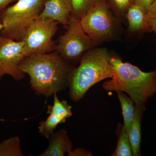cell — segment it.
<instances>
[{
	"label": "cell",
	"instance_id": "e0dca14e",
	"mask_svg": "<svg viewBox=\"0 0 156 156\" xmlns=\"http://www.w3.org/2000/svg\"><path fill=\"white\" fill-rule=\"evenodd\" d=\"M72 16L80 19L88 11L98 5L107 2V0H71Z\"/></svg>",
	"mask_w": 156,
	"mask_h": 156
},
{
	"label": "cell",
	"instance_id": "7c38bea8",
	"mask_svg": "<svg viewBox=\"0 0 156 156\" xmlns=\"http://www.w3.org/2000/svg\"><path fill=\"white\" fill-rule=\"evenodd\" d=\"M135 105V113L128 136L134 156H141L140 145L141 141V122L145 111V107Z\"/></svg>",
	"mask_w": 156,
	"mask_h": 156
},
{
	"label": "cell",
	"instance_id": "8fae6325",
	"mask_svg": "<svg viewBox=\"0 0 156 156\" xmlns=\"http://www.w3.org/2000/svg\"><path fill=\"white\" fill-rule=\"evenodd\" d=\"M49 140L48 147L38 156H64L73 150L72 141L64 129L53 132Z\"/></svg>",
	"mask_w": 156,
	"mask_h": 156
},
{
	"label": "cell",
	"instance_id": "44dd1931",
	"mask_svg": "<svg viewBox=\"0 0 156 156\" xmlns=\"http://www.w3.org/2000/svg\"><path fill=\"white\" fill-rule=\"evenodd\" d=\"M133 3L142 8L146 13H147L153 0H133Z\"/></svg>",
	"mask_w": 156,
	"mask_h": 156
},
{
	"label": "cell",
	"instance_id": "3957f363",
	"mask_svg": "<svg viewBox=\"0 0 156 156\" xmlns=\"http://www.w3.org/2000/svg\"><path fill=\"white\" fill-rule=\"evenodd\" d=\"M111 57V54L105 48H93L84 53L80 65L73 69L70 78L68 88L72 100L78 102L91 87L113 77Z\"/></svg>",
	"mask_w": 156,
	"mask_h": 156
},
{
	"label": "cell",
	"instance_id": "ac0fdd59",
	"mask_svg": "<svg viewBox=\"0 0 156 156\" xmlns=\"http://www.w3.org/2000/svg\"><path fill=\"white\" fill-rule=\"evenodd\" d=\"M110 8L117 15H126L128 9L133 3V0H107Z\"/></svg>",
	"mask_w": 156,
	"mask_h": 156
},
{
	"label": "cell",
	"instance_id": "52a82bcc",
	"mask_svg": "<svg viewBox=\"0 0 156 156\" xmlns=\"http://www.w3.org/2000/svg\"><path fill=\"white\" fill-rule=\"evenodd\" d=\"M58 24L52 20L40 17L34 22L21 40L27 57L56 50L53 38L58 30Z\"/></svg>",
	"mask_w": 156,
	"mask_h": 156
},
{
	"label": "cell",
	"instance_id": "5b68a950",
	"mask_svg": "<svg viewBox=\"0 0 156 156\" xmlns=\"http://www.w3.org/2000/svg\"><path fill=\"white\" fill-rule=\"evenodd\" d=\"M66 26L65 32L59 37L56 50L69 63L80 60L84 53L96 45L84 30L80 19L71 15Z\"/></svg>",
	"mask_w": 156,
	"mask_h": 156
},
{
	"label": "cell",
	"instance_id": "9a60e30c",
	"mask_svg": "<svg viewBox=\"0 0 156 156\" xmlns=\"http://www.w3.org/2000/svg\"><path fill=\"white\" fill-rule=\"evenodd\" d=\"M118 142L112 156H133L132 148L128 133L123 125L119 124L117 130Z\"/></svg>",
	"mask_w": 156,
	"mask_h": 156
},
{
	"label": "cell",
	"instance_id": "277c9868",
	"mask_svg": "<svg viewBox=\"0 0 156 156\" xmlns=\"http://www.w3.org/2000/svg\"><path fill=\"white\" fill-rule=\"evenodd\" d=\"M48 0H17L1 15V35L14 41L22 40L30 26L39 18Z\"/></svg>",
	"mask_w": 156,
	"mask_h": 156
},
{
	"label": "cell",
	"instance_id": "6da1fadb",
	"mask_svg": "<svg viewBox=\"0 0 156 156\" xmlns=\"http://www.w3.org/2000/svg\"><path fill=\"white\" fill-rule=\"evenodd\" d=\"M74 68L56 51L31 55L19 66V69L29 76L35 94L47 98L68 88Z\"/></svg>",
	"mask_w": 156,
	"mask_h": 156
},
{
	"label": "cell",
	"instance_id": "7402d4cb",
	"mask_svg": "<svg viewBox=\"0 0 156 156\" xmlns=\"http://www.w3.org/2000/svg\"><path fill=\"white\" fill-rule=\"evenodd\" d=\"M17 0H0V17L9 4Z\"/></svg>",
	"mask_w": 156,
	"mask_h": 156
},
{
	"label": "cell",
	"instance_id": "d6986e66",
	"mask_svg": "<svg viewBox=\"0 0 156 156\" xmlns=\"http://www.w3.org/2000/svg\"><path fill=\"white\" fill-rule=\"evenodd\" d=\"M150 32L156 34V0H153L146 14Z\"/></svg>",
	"mask_w": 156,
	"mask_h": 156
},
{
	"label": "cell",
	"instance_id": "603a6c76",
	"mask_svg": "<svg viewBox=\"0 0 156 156\" xmlns=\"http://www.w3.org/2000/svg\"><path fill=\"white\" fill-rule=\"evenodd\" d=\"M3 27L4 26H3L2 23V22H0V32H1V31L3 29Z\"/></svg>",
	"mask_w": 156,
	"mask_h": 156
},
{
	"label": "cell",
	"instance_id": "5bb4252c",
	"mask_svg": "<svg viewBox=\"0 0 156 156\" xmlns=\"http://www.w3.org/2000/svg\"><path fill=\"white\" fill-rule=\"evenodd\" d=\"M116 92L122 109L124 119L123 127L128 134L135 113V104L125 92L120 91Z\"/></svg>",
	"mask_w": 156,
	"mask_h": 156
},
{
	"label": "cell",
	"instance_id": "ffe728a7",
	"mask_svg": "<svg viewBox=\"0 0 156 156\" xmlns=\"http://www.w3.org/2000/svg\"><path fill=\"white\" fill-rule=\"evenodd\" d=\"M68 156H91L93 154L90 151L83 148L78 147L73 150L67 154Z\"/></svg>",
	"mask_w": 156,
	"mask_h": 156
},
{
	"label": "cell",
	"instance_id": "4fadbf2b",
	"mask_svg": "<svg viewBox=\"0 0 156 156\" xmlns=\"http://www.w3.org/2000/svg\"><path fill=\"white\" fill-rule=\"evenodd\" d=\"M128 30L131 32L140 31L149 32L146 13L140 6L133 4L128 9L126 14Z\"/></svg>",
	"mask_w": 156,
	"mask_h": 156
},
{
	"label": "cell",
	"instance_id": "7a4b0ae2",
	"mask_svg": "<svg viewBox=\"0 0 156 156\" xmlns=\"http://www.w3.org/2000/svg\"><path fill=\"white\" fill-rule=\"evenodd\" d=\"M114 75L102 85L107 91L125 92L135 105L145 107L148 100L156 94V69L149 72L141 70L129 62L112 56Z\"/></svg>",
	"mask_w": 156,
	"mask_h": 156
},
{
	"label": "cell",
	"instance_id": "2e32d148",
	"mask_svg": "<svg viewBox=\"0 0 156 156\" xmlns=\"http://www.w3.org/2000/svg\"><path fill=\"white\" fill-rule=\"evenodd\" d=\"M23 156L19 136H12L0 143V156Z\"/></svg>",
	"mask_w": 156,
	"mask_h": 156
},
{
	"label": "cell",
	"instance_id": "30bf717a",
	"mask_svg": "<svg viewBox=\"0 0 156 156\" xmlns=\"http://www.w3.org/2000/svg\"><path fill=\"white\" fill-rule=\"evenodd\" d=\"M72 12L71 0H48L39 17L52 20L66 26Z\"/></svg>",
	"mask_w": 156,
	"mask_h": 156
},
{
	"label": "cell",
	"instance_id": "9c48e42d",
	"mask_svg": "<svg viewBox=\"0 0 156 156\" xmlns=\"http://www.w3.org/2000/svg\"><path fill=\"white\" fill-rule=\"evenodd\" d=\"M57 93L53 95V105H48L47 113L49 115L46 120L39 123L38 131L42 136L49 139L57 126L66 122L67 119L72 115V106L66 101H60Z\"/></svg>",
	"mask_w": 156,
	"mask_h": 156
},
{
	"label": "cell",
	"instance_id": "ba28073f",
	"mask_svg": "<svg viewBox=\"0 0 156 156\" xmlns=\"http://www.w3.org/2000/svg\"><path fill=\"white\" fill-rule=\"evenodd\" d=\"M22 41H16L0 35V80L8 75L16 81L22 80L25 74L19 69L26 58Z\"/></svg>",
	"mask_w": 156,
	"mask_h": 156
},
{
	"label": "cell",
	"instance_id": "8992f818",
	"mask_svg": "<svg viewBox=\"0 0 156 156\" xmlns=\"http://www.w3.org/2000/svg\"><path fill=\"white\" fill-rule=\"evenodd\" d=\"M80 22L84 30L96 45L114 36L116 20L107 2L90 9L81 18Z\"/></svg>",
	"mask_w": 156,
	"mask_h": 156
}]
</instances>
